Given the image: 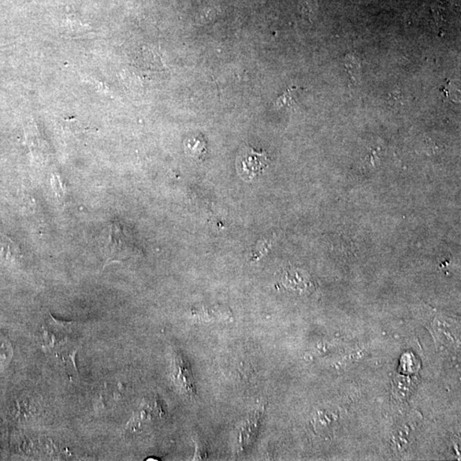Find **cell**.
Segmentation results:
<instances>
[{
    "label": "cell",
    "instance_id": "obj_1",
    "mask_svg": "<svg viewBox=\"0 0 461 461\" xmlns=\"http://www.w3.org/2000/svg\"><path fill=\"white\" fill-rule=\"evenodd\" d=\"M269 162L270 159L266 152H258L252 147H244L237 156V172L242 180L252 181L265 171Z\"/></svg>",
    "mask_w": 461,
    "mask_h": 461
},
{
    "label": "cell",
    "instance_id": "obj_2",
    "mask_svg": "<svg viewBox=\"0 0 461 461\" xmlns=\"http://www.w3.org/2000/svg\"><path fill=\"white\" fill-rule=\"evenodd\" d=\"M172 377L177 388L185 396L195 399L196 389L191 366L184 355L178 351L173 356Z\"/></svg>",
    "mask_w": 461,
    "mask_h": 461
},
{
    "label": "cell",
    "instance_id": "obj_3",
    "mask_svg": "<svg viewBox=\"0 0 461 461\" xmlns=\"http://www.w3.org/2000/svg\"><path fill=\"white\" fill-rule=\"evenodd\" d=\"M133 250V248L126 239L121 226L118 225V223L113 222L110 225L109 240L107 241L106 247V264L110 262L121 261L122 258L128 256L129 253H132Z\"/></svg>",
    "mask_w": 461,
    "mask_h": 461
},
{
    "label": "cell",
    "instance_id": "obj_4",
    "mask_svg": "<svg viewBox=\"0 0 461 461\" xmlns=\"http://www.w3.org/2000/svg\"><path fill=\"white\" fill-rule=\"evenodd\" d=\"M262 411L256 409L255 412L244 420L239 433L240 451L244 452L250 449L254 442L261 425Z\"/></svg>",
    "mask_w": 461,
    "mask_h": 461
},
{
    "label": "cell",
    "instance_id": "obj_5",
    "mask_svg": "<svg viewBox=\"0 0 461 461\" xmlns=\"http://www.w3.org/2000/svg\"><path fill=\"white\" fill-rule=\"evenodd\" d=\"M19 250L9 237H0V256L6 259L16 258L18 256Z\"/></svg>",
    "mask_w": 461,
    "mask_h": 461
}]
</instances>
